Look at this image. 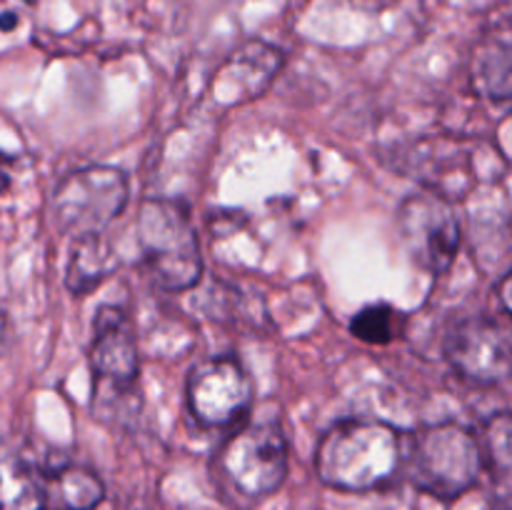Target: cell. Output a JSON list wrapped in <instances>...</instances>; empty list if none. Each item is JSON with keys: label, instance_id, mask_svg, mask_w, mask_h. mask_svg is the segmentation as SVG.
Masks as SVG:
<instances>
[{"label": "cell", "instance_id": "9a60e30c", "mask_svg": "<svg viewBox=\"0 0 512 510\" xmlns=\"http://www.w3.org/2000/svg\"><path fill=\"white\" fill-rule=\"evenodd\" d=\"M408 315L390 303H370L350 320V333L368 345H390L405 333Z\"/></svg>", "mask_w": 512, "mask_h": 510}, {"label": "cell", "instance_id": "8992f818", "mask_svg": "<svg viewBox=\"0 0 512 510\" xmlns=\"http://www.w3.org/2000/svg\"><path fill=\"white\" fill-rule=\"evenodd\" d=\"M130 198L128 175L113 165L70 170L50 193V220L63 235L105 233Z\"/></svg>", "mask_w": 512, "mask_h": 510}, {"label": "cell", "instance_id": "3957f363", "mask_svg": "<svg viewBox=\"0 0 512 510\" xmlns=\"http://www.w3.org/2000/svg\"><path fill=\"white\" fill-rule=\"evenodd\" d=\"M410 483L438 500H458L483 473L480 445L473 430L458 420H443L405 435L403 468Z\"/></svg>", "mask_w": 512, "mask_h": 510}, {"label": "cell", "instance_id": "4fadbf2b", "mask_svg": "<svg viewBox=\"0 0 512 510\" xmlns=\"http://www.w3.org/2000/svg\"><path fill=\"white\" fill-rule=\"evenodd\" d=\"M510 435L512 423L508 410H498L483 423L480 433L475 435L480 445L483 470L493 473V500L490 510H510Z\"/></svg>", "mask_w": 512, "mask_h": 510}, {"label": "cell", "instance_id": "ac0fdd59", "mask_svg": "<svg viewBox=\"0 0 512 510\" xmlns=\"http://www.w3.org/2000/svg\"><path fill=\"white\" fill-rule=\"evenodd\" d=\"M5 345H8V320H5L3 310H0V355H3Z\"/></svg>", "mask_w": 512, "mask_h": 510}, {"label": "cell", "instance_id": "5bb4252c", "mask_svg": "<svg viewBox=\"0 0 512 510\" xmlns=\"http://www.w3.org/2000/svg\"><path fill=\"white\" fill-rule=\"evenodd\" d=\"M510 43L508 35H500V38L485 40L483 45L475 53V63H473V80L475 88L480 93H485L488 98L498 100V103H508L512 85H510Z\"/></svg>", "mask_w": 512, "mask_h": 510}, {"label": "cell", "instance_id": "6da1fadb", "mask_svg": "<svg viewBox=\"0 0 512 510\" xmlns=\"http://www.w3.org/2000/svg\"><path fill=\"white\" fill-rule=\"evenodd\" d=\"M405 435L375 418H345L328 428L315 448L320 483L345 493L385 488L403 468Z\"/></svg>", "mask_w": 512, "mask_h": 510}, {"label": "cell", "instance_id": "e0dca14e", "mask_svg": "<svg viewBox=\"0 0 512 510\" xmlns=\"http://www.w3.org/2000/svg\"><path fill=\"white\" fill-rule=\"evenodd\" d=\"M495 288H498L500 308H503V313L508 315L510 313V273L500 275V280H498V283H495Z\"/></svg>", "mask_w": 512, "mask_h": 510}, {"label": "cell", "instance_id": "277c9868", "mask_svg": "<svg viewBox=\"0 0 512 510\" xmlns=\"http://www.w3.org/2000/svg\"><path fill=\"white\" fill-rule=\"evenodd\" d=\"M88 363L93 373L90 410L100 423H118L138 413L133 408L135 383L140 375V353L133 320L118 305H100L93 318L88 345Z\"/></svg>", "mask_w": 512, "mask_h": 510}, {"label": "cell", "instance_id": "7c38bea8", "mask_svg": "<svg viewBox=\"0 0 512 510\" xmlns=\"http://www.w3.org/2000/svg\"><path fill=\"white\" fill-rule=\"evenodd\" d=\"M118 270V255L105 233H85L73 238L68 268H65V288L73 298H85L98 290L110 275Z\"/></svg>", "mask_w": 512, "mask_h": 510}, {"label": "cell", "instance_id": "8fae6325", "mask_svg": "<svg viewBox=\"0 0 512 510\" xmlns=\"http://www.w3.org/2000/svg\"><path fill=\"white\" fill-rule=\"evenodd\" d=\"M0 510H48L43 465L15 445L0 448Z\"/></svg>", "mask_w": 512, "mask_h": 510}, {"label": "cell", "instance_id": "52a82bcc", "mask_svg": "<svg viewBox=\"0 0 512 510\" xmlns=\"http://www.w3.org/2000/svg\"><path fill=\"white\" fill-rule=\"evenodd\" d=\"M398 233L410 258L430 275H445L458 258L463 230L453 203L430 190L410 193L395 213Z\"/></svg>", "mask_w": 512, "mask_h": 510}, {"label": "cell", "instance_id": "7a4b0ae2", "mask_svg": "<svg viewBox=\"0 0 512 510\" xmlns=\"http://www.w3.org/2000/svg\"><path fill=\"white\" fill-rule=\"evenodd\" d=\"M138 245L150 280L165 293H183L203 278V250L190 205L180 198H145L138 208Z\"/></svg>", "mask_w": 512, "mask_h": 510}, {"label": "cell", "instance_id": "30bf717a", "mask_svg": "<svg viewBox=\"0 0 512 510\" xmlns=\"http://www.w3.org/2000/svg\"><path fill=\"white\" fill-rule=\"evenodd\" d=\"M43 465L45 495L53 510H95L105 500V485L95 470L50 455Z\"/></svg>", "mask_w": 512, "mask_h": 510}, {"label": "cell", "instance_id": "9c48e42d", "mask_svg": "<svg viewBox=\"0 0 512 510\" xmlns=\"http://www.w3.org/2000/svg\"><path fill=\"white\" fill-rule=\"evenodd\" d=\"M185 400L200 428H230L248 415L253 383L235 355H213L190 370Z\"/></svg>", "mask_w": 512, "mask_h": 510}, {"label": "cell", "instance_id": "5b68a950", "mask_svg": "<svg viewBox=\"0 0 512 510\" xmlns=\"http://www.w3.org/2000/svg\"><path fill=\"white\" fill-rule=\"evenodd\" d=\"M213 475L233 498L260 503L288 478V438L275 420L245 423L213 455Z\"/></svg>", "mask_w": 512, "mask_h": 510}, {"label": "cell", "instance_id": "2e32d148", "mask_svg": "<svg viewBox=\"0 0 512 510\" xmlns=\"http://www.w3.org/2000/svg\"><path fill=\"white\" fill-rule=\"evenodd\" d=\"M13 165L15 158L0 150V195L8 193V188L13 185Z\"/></svg>", "mask_w": 512, "mask_h": 510}, {"label": "cell", "instance_id": "ba28073f", "mask_svg": "<svg viewBox=\"0 0 512 510\" xmlns=\"http://www.w3.org/2000/svg\"><path fill=\"white\" fill-rule=\"evenodd\" d=\"M443 355L450 368L473 385L508 380L512 365L510 330L495 315H465L448 328Z\"/></svg>", "mask_w": 512, "mask_h": 510}]
</instances>
